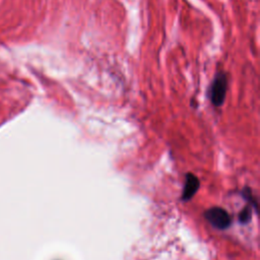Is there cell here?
<instances>
[{
	"label": "cell",
	"mask_w": 260,
	"mask_h": 260,
	"mask_svg": "<svg viewBox=\"0 0 260 260\" xmlns=\"http://www.w3.org/2000/svg\"><path fill=\"white\" fill-rule=\"evenodd\" d=\"M228 88L226 75L222 72L217 73L209 87V99L215 107H219L225 100Z\"/></svg>",
	"instance_id": "1"
},
{
	"label": "cell",
	"mask_w": 260,
	"mask_h": 260,
	"mask_svg": "<svg viewBox=\"0 0 260 260\" xmlns=\"http://www.w3.org/2000/svg\"><path fill=\"white\" fill-rule=\"evenodd\" d=\"M207 221L214 228L218 230H225L232 223V217L228 211L221 207H211L207 209L204 213Z\"/></svg>",
	"instance_id": "2"
},
{
	"label": "cell",
	"mask_w": 260,
	"mask_h": 260,
	"mask_svg": "<svg viewBox=\"0 0 260 260\" xmlns=\"http://www.w3.org/2000/svg\"><path fill=\"white\" fill-rule=\"evenodd\" d=\"M198 188H199L198 178L195 175L191 174V173L187 174L186 177H185V184H184L182 199L184 201L190 200L195 195Z\"/></svg>",
	"instance_id": "3"
},
{
	"label": "cell",
	"mask_w": 260,
	"mask_h": 260,
	"mask_svg": "<svg viewBox=\"0 0 260 260\" xmlns=\"http://www.w3.org/2000/svg\"><path fill=\"white\" fill-rule=\"evenodd\" d=\"M251 215H252V211H251V208L248 206V207H245L239 214V220L242 222V223H247L248 221H250L251 219Z\"/></svg>",
	"instance_id": "4"
}]
</instances>
